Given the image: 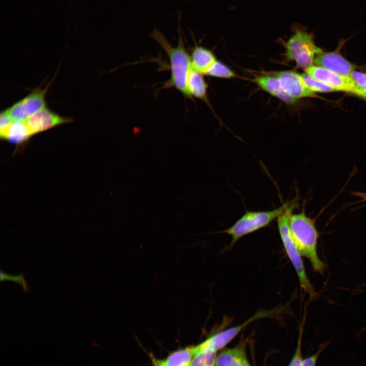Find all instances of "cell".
I'll return each instance as SVG.
<instances>
[{"label": "cell", "instance_id": "cell-26", "mask_svg": "<svg viewBox=\"0 0 366 366\" xmlns=\"http://www.w3.org/2000/svg\"><path fill=\"white\" fill-rule=\"evenodd\" d=\"M150 358L152 363V366H163L161 362V359H157L153 355H151L150 356Z\"/></svg>", "mask_w": 366, "mask_h": 366}, {"label": "cell", "instance_id": "cell-9", "mask_svg": "<svg viewBox=\"0 0 366 366\" xmlns=\"http://www.w3.org/2000/svg\"><path fill=\"white\" fill-rule=\"evenodd\" d=\"M31 135L72 121L44 108L24 120Z\"/></svg>", "mask_w": 366, "mask_h": 366}, {"label": "cell", "instance_id": "cell-12", "mask_svg": "<svg viewBox=\"0 0 366 366\" xmlns=\"http://www.w3.org/2000/svg\"><path fill=\"white\" fill-rule=\"evenodd\" d=\"M216 366H251L245 345L240 343L221 351L217 355Z\"/></svg>", "mask_w": 366, "mask_h": 366}, {"label": "cell", "instance_id": "cell-19", "mask_svg": "<svg viewBox=\"0 0 366 366\" xmlns=\"http://www.w3.org/2000/svg\"><path fill=\"white\" fill-rule=\"evenodd\" d=\"M301 76L306 85L315 93L338 91L335 88L313 78L306 73L301 74Z\"/></svg>", "mask_w": 366, "mask_h": 366}, {"label": "cell", "instance_id": "cell-13", "mask_svg": "<svg viewBox=\"0 0 366 366\" xmlns=\"http://www.w3.org/2000/svg\"><path fill=\"white\" fill-rule=\"evenodd\" d=\"M255 82L262 89L288 104H293L296 100L289 96L282 87L276 76H261L255 79Z\"/></svg>", "mask_w": 366, "mask_h": 366}, {"label": "cell", "instance_id": "cell-1", "mask_svg": "<svg viewBox=\"0 0 366 366\" xmlns=\"http://www.w3.org/2000/svg\"><path fill=\"white\" fill-rule=\"evenodd\" d=\"M180 16L179 13L178 16V40L175 47L171 46L164 35L156 29H154L150 36L160 44L169 59L171 76L170 79L165 82L162 88L174 87L186 98L191 99L187 87L188 76L192 69L191 57L185 46L181 36Z\"/></svg>", "mask_w": 366, "mask_h": 366}, {"label": "cell", "instance_id": "cell-18", "mask_svg": "<svg viewBox=\"0 0 366 366\" xmlns=\"http://www.w3.org/2000/svg\"><path fill=\"white\" fill-rule=\"evenodd\" d=\"M217 352L208 349H201L195 345V354L190 366H216Z\"/></svg>", "mask_w": 366, "mask_h": 366}, {"label": "cell", "instance_id": "cell-21", "mask_svg": "<svg viewBox=\"0 0 366 366\" xmlns=\"http://www.w3.org/2000/svg\"><path fill=\"white\" fill-rule=\"evenodd\" d=\"M5 281H11L17 283L22 287L25 292L30 291L23 273H20L18 275H11L1 270V281L3 282Z\"/></svg>", "mask_w": 366, "mask_h": 366}, {"label": "cell", "instance_id": "cell-27", "mask_svg": "<svg viewBox=\"0 0 366 366\" xmlns=\"http://www.w3.org/2000/svg\"><path fill=\"white\" fill-rule=\"evenodd\" d=\"M354 194L355 196L360 197L362 200V201H366V193L354 192Z\"/></svg>", "mask_w": 366, "mask_h": 366}, {"label": "cell", "instance_id": "cell-24", "mask_svg": "<svg viewBox=\"0 0 366 366\" xmlns=\"http://www.w3.org/2000/svg\"><path fill=\"white\" fill-rule=\"evenodd\" d=\"M302 360L301 337H299L296 349L288 366H300Z\"/></svg>", "mask_w": 366, "mask_h": 366}, {"label": "cell", "instance_id": "cell-25", "mask_svg": "<svg viewBox=\"0 0 366 366\" xmlns=\"http://www.w3.org/2000/svg\"><path fill=\"white\" fill-rule=\"evenodd\" d=\"M325 347V345L321 346L315 354L303 359L300 366H316L318 357Z\"/></svg>", "mask_w": 366, "mask_h": 366}, {"label": "cell", "instance_id": "cell-28", "mask_svg": "<svg viewBox=\"0 0 366 366\" xmlns=\"http://www.w3.org/2000/svg\"><path fill=\"white\" fill-rule=\"evenodd\" d=\"M360 97H363V98L366 99V89H362V92H361V94Z\"/></svg>", "mask_w": 366, "mask_h": 366}, {"label": "cell", "instance_id": "cell-20", "mask_svg": "<svg viewBox=\"0 0 366 366\" xmlns=\"http://www.w3.org/2000/svg\"><path fill=\"white\" fill-rule=\"evenodd\" d=\"M204 75L212 77L230 78L236 76L235 73L222 63L216 60Z\"/></svg>", "mask_w": 366, "mask_h": 366}, {"label": "cell", "instance_id": "cell-16", "mask_svg": "<svg viewBox=\"0 0 366 366\" xmlns=\"http://www.w3.org/2000/svg\"><path fill=\"white\" fill-rule=\"evenodd\" d=\"M195 354V345L186 346L171 352L161 359L163 366H190Z\"/></svg>", "mask_w": 366, "mask_h": 366}, {"label": "cell", "instance_id": "cell-2", "mask_svg": "<svg viewBox=\"0 0 366 366\" xmlns=\"http://www.w3.org/2000/svg\"><path fill=\"white\" fill-rule=\"evenodd\" d=\"M289 226L294 241L302 257L309 260L315 272L323 274L326 266L318 254L319 233L315 221L308 217L304 211L292 213L289 219Z\"/></svg>", "mask_w": 366, "mask_h": 366}, {"label": "cell", "instance_id": "cell-10", "mask_svg": "<svg viewBox=\"0 0 366 366\" xmlns=\"http://www.w3.org/2000/svg\"><path fill=\"white\" fill-rule=\"evenodd\" d=\"M275 75L285 91L293 99L315 96V93L306 85L301 74L292 71H284L277 72Z\"/></svg>", "mask_w": 366, "mask_h": 366}, {"label": "cell", "instance_id": "cell-23", "mask_svg": "<svg viewBox=\"0 0 366 366\" xmlns=\"http://www.w3.org/2000/svg\"><path fill=\"white\" fill-rule=\"evenodd\" d=\"M350 77L361 89H366V73L354 70Z\"/></svg>", "mask_w": 366, "mask_h": 366}, {"label": "cell", "instance_id": "cell-4", "mask_svg": "<svg viewBox=\"0 0 366 366\" xmlns=\"http://www.w3.org/2000/svg\"><path fill=\"white\" fill-rule=\"evenodd\" d=\"M293 201L294 199L286 201L280 207L270 210L246 211L231 226L221 232L231 236L230 245L232 246L242 237L267 226L277 220Z\"/></svg>", "mask_w": 366, "mask_h": 366}, {"label": "cell", "instance_id": "cell-15", "mask_svg": "<svg viewBox=\"0 0 366 366\" xmlns=\"http://www.w3.org/2000/svg\"><path fill=\"white\" fill-rule=\"evenodd\" d=\"M202 75L192 68L188 76L187 87L191 99L194 97L206 102L207 84Z\"/></svg>", "mask_w": 366, "mask_h": 366}, {"label": "cell", "instance_id": "cell-5", "mask_svg": "<svg viewBox=\"0 0 366 366\" xmlns=\"http://www.w3.org/2000/svg\"><path fill=\"white\" fill-rule=\"evenodd\" d=\"M293 34L284 44L286 58L306 69L313 65L315 57L323 51L316 45L313 35L301 25H293Z\"/></svg>", "mask_w": 366, "mask_h": 366}, {"label": "cell", "instance_id": "cell-7", "mask_svg": "<svg viewBox=\"0 0 366 366\" xmlns=\"http://www.w3.org/2000/svg\"><path fill=\"white\" fill-rule=\"evenodd\" d=\"M305 72L313 78L335 88L338 91H344L360 97L362 89L350 77L340 75L316 65L305 69Z\"/></svg>", "mask_w": 366, "mask_h": 366}, {"label": "cell", "instance_id": "cell-6", "mask_svg": "<svg viewBox=\"0 0 366 366\" xmlns=\"http://www.w3.org/2000/svg\"><path fill=\"white\" fill-rule=\"evenodd\" d=\"M282 311L283 309L281 306L269 310H260L242 323L211 335L196 345V347L198 349H208L217 352L230 343L242 329L251 322L263 318L276 317Z\"/></svg>", "mask_w": 366, "mask_h": 366}, {"label": "cell", "instance_id": "cell-22", "mask_svg": "<svg viewBox=\"0 0 366 366\" xmlns=\"http://www.w3.org/2000/svg\"><path fill=\"white\" fill-rule=\"evenodd\" d=\"M14 120L7 113L6 110L2 111L0 115V135L4 138L9 128Z\"/></svg>", "mask_w": 366, "mask_h": 366}, {"label": "cell", "instance_id": "cell-8", "mask_svg": "<svg viewBox=\"0 0 366 366\" xmlns=\"http://www.w3.org/2000/svg\"><path fill=\"white\" fill-rule=\"evenodd\" d=\"M46 89H36L6 110L15 120H25L45 108Z\"/></svg>", "mask_w": 366, "mask_h": 366}, {"label": "cell", "instance_id": "cell-11", "mask_svg": "<svg viewBox=\"0 0 366 366\" xmlns=\"http://www.w3.org/2000/svg\"><path fill=\"white\" fill-rule=\"evenodd\" d=\"M314 64L345 77H350L351 73L355 69L354 65L336 52H323L317 55Z\"/></svg>", "mask_w": 366, "mask_h": 366}, {"label": "cell", "instance_id": "cell-17", "mask_svg": "<svg viewBox=\"0 0 366 366\" xmlns=\"http://www.w3.org/2000/svg\"><path fill=\"white\" fill-rule=\"evenodd\" d=\"M32 136L24 120H15L9 128L3 139L19 144L24 142Z\"/></svg>", "mask_w": 366, "mask_h": 366}, {"label": "cell", "instance_id": "cell-3", "mask_svg": "<svg viewBox=\"0 0 366 366\" xmlns=\"http://www.w3.org/2000/svg\"><path fill=\"white\" fill-rule=\"evenodd\" d=\"M297 204V199H295L291 204L277 218V226L284 250L297 274L299 285L310 298H313L316 293L308 277L302 256L295 245L289 226L290 216Z\"/></svg>", "mask_w": 366, "mask_h": 366}, {"label": "cell", "instance_id": "cell-14", "mask_svg": "<svg viewBox=\"0 0 366 366\" xmlns=\"http://www.w3.org/2000/svg\"><path fill=\"white\" fill-rule=\"evenodd\" d=\"M190 57L192 68L203 75L216 61L214 54L210 50L197 44L193 48Z\"/></svg>", "mask_w": 366, "mask_h": 366}]
</instances>
